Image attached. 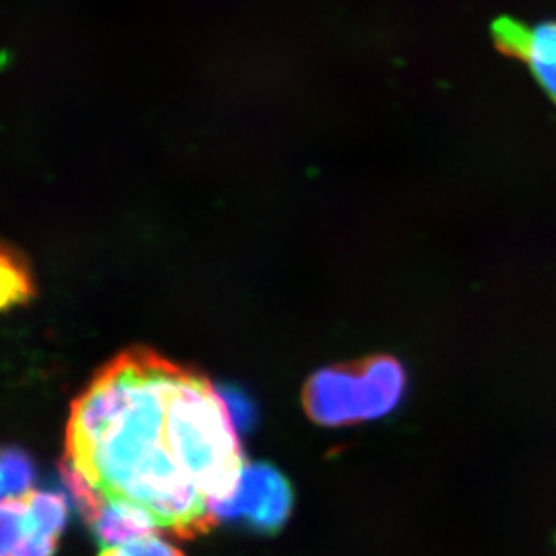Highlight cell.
<instances>
[{
    "mask_svg": "<svg viewBox=\"0 0 556 556\" xmlns=\"http://www.w3.org/2000/svg\"><path fill=\"white\" fill-rule=\"evenodd\" d=\"M407 392V372L392 356L378 354L334 365L311 376L302 402L311 421L349 427L391 414Z\"/></svg>",
    "mask_w": 556,
    "mask_h": 556,
    "instance_id": "cell-3",
    "label": "cell"
},
{
    "mask_svg": "<svg viewBox=\"0 0 556 556\" xmlns=\"http://www.w3.org/2000/svg\"><path fill=\"white\" fill-rule=\"evenodd\" d=\"M497 40L501 48L528 62L542 89L556 102V22H544L535 27L501 22Z\"/></svg>",
    "mask_w": 556,
    "mask_h": 556,
    "instance_id": "cell-6",
    "label": "cell"
},
{
    "mask_svg": "<svg viewBox=\"0 0 556 556\" xmlns=\"http://www.w3.org/2000/svg\"><path fill=\"white\" fill-rule=\"evenodd\" d=\"M168 433L182 473L208 503L233 495L247 466L236 421L208 378L187 367L172 391Z\"/></svg>",
    "mask_w": 556,
    "mask_h": 556,
    "instance_id": "cell-2",
    "label": "cell"
},
{
    "mask_svg": "<svg viewBox=\"0 0 556 556\" xmlns=\"http://www.w3.org/2000/svg\"><path fill=\"white\" fill-rule=\"evenodd\" d=\"M103 547L118 546L139 536L152 535L160 526L147 509L127 501H103L97 514L87 520Z\"/></svg>",
    "mask_w": 556,
    "mask_h": 556,
    "instance_id": "cell-7",
    "label": "cell"
},
{
    "mask_svg": "<svg viewBox=\"0 0 556 556\" xmlns=\"http://www.w3.org/2000/svg\"><path fill=\"white\" fill-rule=\"evenodd\" d=\"M67 515L59 493L29 490L0 498V556H54Z\"/></svg>",
    "mask_w": 556,
    "mask_h": 556,
    "instance_id": "cell-4",
    "label": "cell"
},
{
    "mask_svg": "<svg viewBox=\"0 0 556 556\" xmlns=\"http://www.w3.org/2000/svg\"><path fill=\"white\" fill-rule=\"evenodd\" d=\"M100 556H185L181 549H177L174 544L160 539V536L144 535L135 539V541L118 544V546L103 547Z\"/></svg>",
    "mask_w": 556,
    "mask_h": 556,
    "instance_id": "cell-10",
    "label": "cell"
},
{
    "mask_svg": "<svg viewBox=\"0 0 556 556\" xmlns=\"http://www.w3.org/2000/svg\"><path fill=\"white\" fill-rule=\"evenodd\" d=\"M33 289L31 274L21 255L0 244V309L24 304Z\"/></svg>",
    "mask_w": 556,
    "mask_h": 556,
    "instance_id": "cell-8",
    "label": "cell"
},
{
    "mask_svg": "<svg viewBox=\"0 0 556 556\" xmlns=\"http://www.w3.org/2000/svg\"><path fill=\"white\" fill-rule=\"evenodd\" d=\"M179 370L144 349L103 367L71 410L62 473L65 484L136 504L161 530L195 539L219 520L172 450L168 410Z\"/></svg>",
    "mask_w": 556,
    "mask_h": 556,
    "instance_id": "cell-1",
    "label": "cell"
},
{
    "mask_svg": "<svg viewBox=\"0 0 556 556\" xmlns=\"http://www.w3.org/2000/svg\"><path fill=\"white\" fill-rule=\"evenodd\" d=\"M35 482V465L24 452L0 448V498L29 492Z\"/></svg>",
    "mask_w": 556,
    "mask_h": 556,
    "instance_id": "cell-9",
    "label": "cell"
},
{
    "mask_svg": "<svg viewBox=\"0 0 556 556\" xmlns=\"http://www.w3.org/2000/svg\"><path fill=\"white\" fill-rule=\"evenodd\" d=\"M217 520L244 526L261 535H277L293 514L291 482L266 463L244 466L231 497L208 503Z\"/></svg>",
    "mask_w": 556,
    "mask_h": 556,
    "instance_id": "cell-5",
    "label": "cell"
}]
</instances>
